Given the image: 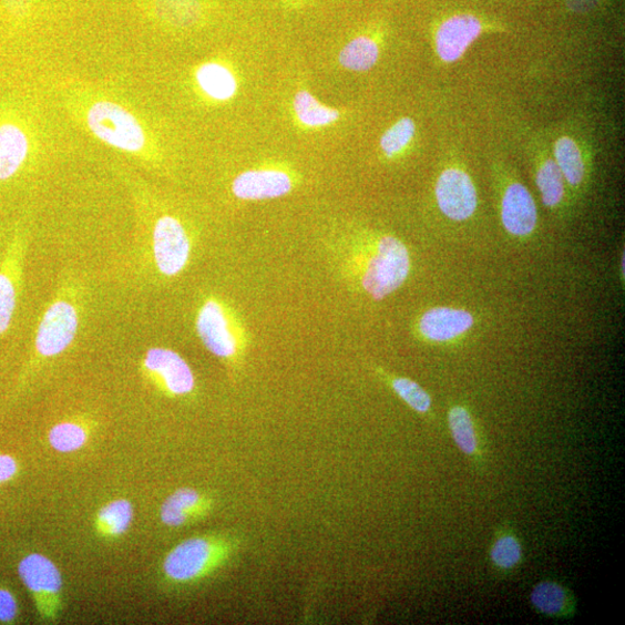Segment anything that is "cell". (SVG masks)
Returning a JSON list of instances; mask_svg holds the SVG:
<instances>
[{
    "mask_svg": "<svg viewBox=\"0 0 625 625\" xmlns=\"http://www.w3.org/2000/svg\"><path fill=\"white\" fill-rule=\"evenodd\" d=\"M82 299L73 283L60 286L47 306L34 337L33 351L21 380L64 354L74 342L82 322Z\"/></svg>",
    "mask_w": 625,
    "mask_h": 625,
    "instance_id": "cell-1",
    "label": "cell"
},
{
    "mask_svg": "<svg viewBox=\"0 0 625 625\" xmlns=\"http://www.w3.org/2000/svg\"><path fill=\"white\" fill-rule=\"evenodd\" d=\"M356 256L361 289L377 301L398 291L410 274L409 249L393 236L372 240Z\"/></svg>",
    "mask_w": 625,
    "mask_h": 625,
    "instance_id": "cell-2",
    "label": "cell"
},
{
    "mask_svg": "<svg viewBox=\"0 0 625 625\" xmlns=\"http://www.w3.org/2000/svg\"><path fill=\"white\" fill-rule=\"evenodd\" d=\"M228 540L216 535L182 541L163 562L165 578L173 584H192L211 575L230 553Z\"/></svg>",
    "mask_w": 625,
    "mask_h": 625,
    "instance_id": "cell-3",
    "label": "cell"
},
{
    "mask_svg": "<svg viewBox=\"0 0 625 625\" xmlns=\"http://www.w3.org/2000/svg\"><path fill=\"white\" fill-rule=\"evenodd\" d=\"M85 122L90 132L101 142L119 151L142 154L147 147L143 124L121 104L98 99L89 104Z\"/></svg>",
    "mask_w": 625,
    "mask_h": 625,
    "instance_id": "cell-4",
    "label": "cell"
},
{
    "mask_svg": "<svg viewBox=\"0 0 625 625\" xmlns=\"http://www.w3.org/2000/svg\"><path fill=\"white\" fill-rule=\"evenodd\" d=\"M19 577L29 590L38 615L43 622H55L63 611V576L59 566L47 556L32 553L18 564Z\"/></svg>",
    "mask_w": 625,
    "mask_h": 625,
    "instance_id": "cell-5",
    "label": "cell"
},
{
    "mask_svg": "<svg viewBox=\"0 0 625 625\" xmlns=\"http://www.w3.org/2000/svg\"><path fill=\"white\" fill-rule=\"evenodd\" d=\"M140 369L145 380L167 397H188L196 388L191 365L172 349H147L141 359Z\"/></svg>",
    "mask_w": 625,
    "mask_h": 625,
    "instance_id": "cell-6",
    "label": "cell"
},
{
    "mask_svg": "<svg viewBox=\"0 0 625 625\" xmlns=\"http://www.w3.org/2000/svg\"><path fill=\"white\" fill-rule=\"evenodd\" d=\"M151 255L155 269L165 277H174L189 263L192 243L187 229L176 217L163 215L151 228Z\"/></svg>",
    "mask_w": 625,
    "mask_h": 625,
    "instance_id": "cell-7",
    "label": "cell"
},
{
    "mask_svg": "<svg viewBox=\"0 0 625 625\" xmlns=\"http://www.w3.org/2000/svg\"><path fill=\"white\" fill-rule=\"evenodd\" d=\"M196 330L204 347L219 359L238 354L239 332L227 307L215 298L203 303L197 311Z\"/></svg>",
    "mask_w": 625,
    "mask_h": 625,
    "instance_id": "cell-8",
    "label": "cell"
},
{
    "mask_svg": "<svg viewBox=\"0 0 625 625\" xmlns=\"http://www.w3.org/2000/svg\"><path fill=\"white\" fill-rule=\"evenodd\" d=\"M434 194L440 213L452 222L463 223L477 214L478 189L472 176L461 167L450 166L442 171Z\"/></svg>",
    "mask_w": 625,
    "mask_h": 625,
    "instance_id": "cell-9",
    "label": "cell"
},
{
    "mask_svg": "<svg viewBox=\"0 0 625 625\" xmlns=\"http://www.w3.org/2000/svg\"><path fill=\"white\" fill-rule=\"evenodd\" d=\"M28 245L24 234H16L0 259V336L9 331L16 316Z\"/></svg>",
    "mask_w": 625,
    "mask_h": 625,
    "instance_id": "cell-10",
    "label": "cell"
},
{
    "mask_svg": "<svg viewBox=\"0 0 625 625\" xmlns=\"http://www.w3.org/2000/svg\"><path fill=\"white\" fill-rule=\"evenodd\" d=\"M501 222L510 237L518 240L534 236L539 213L531 192L519 181H511L501 197Z\"/></svg>",
    "mask_w": 625,
    "mask_h": 625,
    "instance_id": "cell-11",
    "label": "cell"
},
{
    "mask_svg": "<svg viewBox=\"0 0 625 625\" xmlns=\"http://www.w3.org/2000/svg\"><path fill=\"white\" fill-rule=\"evenodd\" d=\"M475 324L472 311L459 307L437 306L423 312L417 329L427 342L449 345L462 340Z\"/></svg>",
    "mask_w": 625,
    "mask_h": 625,
    "instance_id": "cell-12",
    "label": "cell"
},
{
    "mask_svg": "<svg viewBox=\"0 0 625 625\" xmlns=\"http://www.w3.org/2000/svg\"><path fill=\"white\" fill-rule=\"evenodd\" d=\"M483 21L474 14H454L439 24L434 43L442 62L455 63L484 32Z\"/></svg>",
    "mask_w": 625,
    "mask_h": 625,
    "instance_id": "cell-13",
    "label": "cell"
},
{
    "mask_svg": "<svg viewBox=\"0 0 625 625\" xmlns=\"http://www.w3.org/2000/svg\"><path fill=\"white\" fill-rule=\"evenodd\" d=\"M293 189L291 177L281 171L252 170L233 181L234 196L244 201H265L281 197Z\"/></svg>",
    "mask_w": 625,
    "mask_h": 625,
    "instance_id": "cell-14",
    "label": "cell"
},
{
    "mask_svg": "<svg viewBox=\"0 0 625 625\" xmlns=\"http://www.w3.org/2000/svg\"><path fill=\"white\" fill-rule=\"evenodd\" d=\"M214 508V501L193 488L174 491L161 509L162 523L172 529L184 527L204 518Z\"/></svg>",
    "mask_w": 625,
    "mask_h": 625,
    "instance_id": "cell-15",
    "label": "cell"
},
{
    "mask_svg": "<svg viewBox=\"0 0 625 625\" xmlns=\"http://www.w3.org/2000/svg\"><path fill=\"white\" fill-rule=\"evenodd\" d=\"M30 153V141L18 125H0V181L13 177Z\"/></svg>",
    "mask_w": 625,
    "mask_h": 625,
    "instance_id": "cell-16",
    "label": "cell"
},
{
    "mask_svg": "<svg viewBox=\"0 0 625 625\" xmlns=\"http://www.w3.org/2000/svg\"><path fill=\"white\" fill-rule=\"evenodd\" d=\"M135 508L125 499L114 500L103 505L94 518V531L100 537L116 540L124 536L132 527Z\"/></svg>",
    "mask_w": 625,
    "mask_h": 625,
    "instance_id": "cell-17",
    "label": "cell"
},
{
    "mask_svg": "<svg viewBox=\"0 0 625 625\" xmlns=\"http://www.w3.org/2000/svg\"><path fill=\"white\" fill-rule=\"evenodd\" d=\"M196 82L199 89L216 101L230 100L238 92L236 76L226 66L211 62L196 71Z\"/></svg>",
    "mask_w": 625,
    "mask_h": 625,
    "instance_id": "cell-18",
    "label": "cell"
},
{
    "mask_svg": "<svg viewBox=\"0 0 625 625\" xmlns=\"http://www.w3.org/2000/svg\"><path fill=\"white\" fill-rule=\"evenodd\" d=\"M554 155L565 184L572 189L582 187L586 177V165L576 141L567 136L559 139L554 145Z\"/></svg>",
    "mask_w": 625,
    "mask_h": 625,
    "instance_id": "cell-19",
    "label": "cell"
},
{
    "mask_svg": "<svg viewBox=\"0 0 625 625\" xmlns=\"http://www.w3.org/2000/svg\"><path fill=\"white\" fill-rule=\"evenodd\" d=\"M152 12L175 28H191L203 14L201 0H148Z\"/></svg>",
    "mask_w": 625,
    "mask_h": 625,
    "instance_id": "cell-20",
    "label": "cell"
},
{
    "mask_svg": "<svg viewBox=\"0 0 625 625\" xmlns=\"http://www.w3.org/2000/svg\"><path fill=\"white\" fill-rule=\"evenodd\" d=\"M531 603L539 613L551 617H563L573 611L567 590L555 582L537 584L531 593Z\"/></svg>",
    "mask_w": 625,
    "mask_h": 625,
    "instance_id": "cell-21",
    "label": "cell"
},
{
    "mask_svg": "<svg viewBox=\"0 0 625 625\" xmlns=\"http://www.w3.org/2000/svg\"><path fill=\"white\" fill-rule=\"evenodd\" d=\"M536 186L546 207H561L565 199V180L552 158L543 160L535 172Z\"/></svg>",
    "mask_w": 625,
    "mask_h": 625,
    "instance_id": "cell-22",
    "label": "cell"
},
{
    "mask_svg": "<svg viewBox=\"0 0 625 625\" xmlns=\"http://www.w3.org/2000/svg\"><path fill=\"white\" fill-rule=\"evenodd\" d=\"M449 427L458 449L468 457H477L480 441L471 411L464 406H453L449 411Z\"/></svg>",
    "mask_w": 625,
    "mask_h": 625,
    "instance_id": "cell-23",
    "label": "cell"
},
{
    "mask_svg": "<svg viewBox=\"0 0 625 625\" xmlns=\"http://www.w3.org/2000/svg\"><path fill=\"white\" fill-rule=\"evenodd\" d=\"M380 49L370 37L360 35L348 42L338 55V62L350 71L371 70L379 61Z\"/></svg>",
    "mask_w": 625,
    "mask_h": 625,
    "instance_id": "cell-24",
    "label": "cell"
},
{
    "mask_svg": "<svg viewBox=\"0 0 625 625\" xmlns=\"http://www.w3.org/2000/svg\"><path fill=\"white\" fill-rule=\"evenodd\" d=\"M294 109L300 123L308 127L328 126L341 117L340 112L325 106L308 91H299L295 95Z\"/></svg>",
    "mask_w": 625,
    "mask_h": 625,
    "instance_id": "cell-25",
    "label": "cell"
},
{
    "mask_svg": "<svg viewBox=\"0 0 625 625\" xmlns=\"http://www.w3.org/2000/svg\"><path fill=\"white\" fill-rule=\"evenodd\" d=\"M89 438L88 427L78 421L58 423L48 432L49 445L63 454L82 450L86 445Z\"/></svg>",
    "mask_w": 625,
    "mask_h": 625,
    "instance_id": "cell-26",
    "label": "cell"
},
{
    "mask_svg": "<svg viewBox=\"0 0 625 625\" xmlns=\"http://www.w3.org/2000/svg\"><path fill=\"white\" fill-rule=\"evenodd\" d=\"M416 135V123L410 117H402L380 139V147L387 158L392 160L403 152L413 141Z\"/></svg>",
    "mask_w": 625,
    "mask_h": 625,
    "instance_id": "cell-27",
    "label": "cell"
},
{
    "mask_svg": "<svg viewBox=\"0 0 625 625\" xmlns=\"http://www.w3.org/2000/svg\"><path fill=\"white\" fill-rule=\"evenodd\" d=\"M390 387L395 393L413 411L426 414L431 411L432 399L427 390L416 381L395 377L390 379Z\"/></svg>",
    "mask_w": 625,
    "mask_h": 625,
    "instance_id": "cell-28",
    "label": "cell"
},
{
    "mask_svg": "<svg viewBox=\"0 0 625 625\" xmlns=\"http://www.w3.org/2000/svg\"><path fill=\"white\" fill-rule=\"evenodd\" d=\"M490 559L494 566L510 571L523 561V546L513 534H502L493 542Z\"/></svg>",
    "mask_w": 625,
    "mask_h": 625,
    "instance_id": "cell-29",
    "label": "cell"
},
{
    "mask_svg": "<svg viewBox=\"0 0 625 625\" xmlns=\"http://www.w3.org/2000/svg\"><path fill=\"white\" fill-rule=\"evenodd\" d=\"M19 616V605L14 593L0 586V623L13 624Z\"/></svg>",
    "mask_w": 625,
    "mask_h": 625,
    "instance_id": "cell-30",
    "label": "cell"
},
{
    "mask_svg": "<svg viewBox=\"0 0 625 625\" xmlns=\"http://www.w3.org/2000/svg\"><path fill=\"white\" fill-rule=\"evenodd\" d=\"M19 473L17 459L9 454H0V484L12 481Z\"/></svg>",
    "mask_w": 625,
    "mask_h": 625,
    "instance_id": "cell-31",
    "label": "cell"
},
{
    "mask_svg": "<svg viewBox=\"0 0 625 625\" xmlns=\"http://www.w3.org/2000/svg\"><path fill=\"white\" fill-rule=\"evenodd\" d=\"M6 9L16 18H23L31 12L33 0H3Z\"/></svg>",
    "mask_w": 625,
    "mask_h": 625,
    "instance_id": "cell-32",
    "label": "cell"
},
{
    "mask_svg": "<svg viewBox=\"0 0 625 625\" xmlns=\"http://www.w3.org/2000/svg\"><path fill=\"white\" fill-rule=\"evenodd\" d=\"M624 257L625 256H624V253H623L622 256H621V265H619V275H621L622 279H624V259H625Z\"/></svg>",
    "mask_w": 625,
    "mask_h": 625,
    "instance_id": "cell-33",
    "label": "cell"
}]
</instances>
